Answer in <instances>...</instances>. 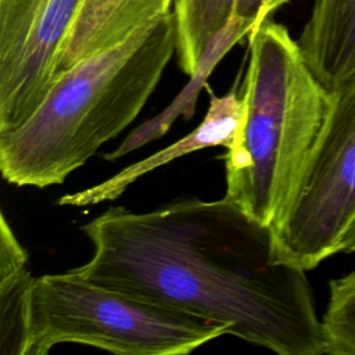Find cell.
<instances>
[{
    "mask_svg": "<svg viewBox=\"0 0 355 355\" xmlns=\"http://www.w3.org/2000/svg\"><path fill=\"white\" fill-rule=\"evenodd\" d=\"M239 85L240 75L236 78L233 86L226 94L216 96L209 90V105L207 114L201 123L187 136L182 137L166 148H162L158 153L126 166L98 184L60 197L57 204L87 207L111 201L118 198L139 178L155 171L172 159L209 147H227L234 137L243 112Z\"/></svg>",
    "mask_w": 355,
    "mask_h": 355,
    "instance_id": "obj_7",
    "label": "cell"
},
{
    "mask_svg": "<svg viewBox=\"0 0 355 355\" xmlns=\"http://www.w3.org/2000/svg\"><path fill=\"white\" fill-rule=\"evenodd\" d=\"M80 230L93 257L71 272L205 320L279 355H324L304 269L273 261V232L226 197L146 212L112 205Z\"/></svg>",
    "mask_w": 355,
    "mask_h": 355,
    "instance_id": "obj_1",
    "label": "cell"
},
{
    "mask_svg": "<svg viewBox=\"0 0 355 355\" xmlns=\"http://www.w3.org/2000/svg\"><path fill=\"white\" fill-rule=\"evenodd\" d=\"M297 42L322 86L337 89L355 73V0H315Z\"/></svg>",
    "mask_w": 355,
    "mask_h": 355,
    "instance_id": "obj_9",
    "label": "cell"
},
{
    "mask_svg": "<svg viewBox=\"0 0 355 355\" xmlns=\"http://www.w3.org/2000/svg\"><path fill=\"white\" fill-rule=\"evenodd\" d=\"M341 252H355V219L348 227L341 244Z\"/></svg>",
    "mask_w": 355,
    "mask_h": 355,
    "instance_id": "obj_14",
    "label": "cell"
},
{
    "mask_svg": "<svg viewBox=\"0 0 355 355\" xmlns=\"http://www.w3.org/2000/svg\"><path fill=\"white\" fill-rule=\"evenodd\" d=\"M251 32L252 26L250 24L240 19H230L227 25L209 42L205 51L200 57L194 73L190 75L189 83L173 98V101L158 115L147 119L136 129H133V132H130L114 151L104 153L103 158L107 161L119 159L123 155L143 147L144 144L162 137L171 129L178 116L190 119L194 114L198 93L205 86V82L216 64L233 46H236L244 36H248Z\"/></svg>",
    "mask_w": 355,
    "mask_h": 355,
    "instance_id": "obj_12",
    "label": "cell"
},
{
    "mask_svg": "<svg viewBox=\"0 0 355 355\" xmlns=\"http://www.w3.org/2000/svg\"><path fill=\"white\" fill-rule=\"evenodd\" d=\"M230 326L105 287L71 270L36 277L26 355L64 343L121 355H184Z\"/></svg>",
    "mask_w": 355,
    "mask_h": 355,
    "instance_id": "obj_4",
    "label": "cell"
},
{
    "mask_svg": "<svg viewBox=\"0 0 355 355\" xmlns=\"http://www.w3.org/2000/svg\"><path fill=\"white\" fill-rule=\"evenodd\" d=\"M36 277L28 252L4 214L0 218V354L26 355L29 313Z\"/></svg>",
    "mask_w": 355,
    "mask_h": 355,
    "instance_id": "obj_11",
    "label": "cell"
},
{
    "mask_svg": "<svg viewBox=\"0 0 355 355\" xmlns=\"http://www.w3.org/2000/svg\"><path fill=\"white\" fill-rule=\"evenodd\" d=\"M288 0H176V58L186 75H193L214 36L230 19H240L255 31Z\"/></svg>",
    "mask_w": 355,
    "mask_h": 355,
    "instance_id": "obj_10",
    "label": "cell"
},
{
    "mask_svg": "<svg viewBox=\"0 0 355 355\" xmlns=\"http://www.w3.org/2000/svg\"><path fill=\"white\" fill-rule=\"evenodd\" d=\"M322 323L326 354L355 355V270L330 280Z\"/></svg>",
    "mask_w": 355,
    "mask_h": 355,
    "instance_id": "obj_13",
    "label": "cell"
},
{
    "mask_svg": "<svg viewBox=\"0 0 355 355\" xmlns=\"http://www.w3.org/2000/svg\"><path fill=\"white\" fill-rule=\"evenodd\" d=\"M355 219V73L330 105L288 204L273 232V261L304 270L341 252Z\"/></svg>",
    "mask_w": 355,
    "mask_h": 355,
    "instance_id": "obj_5",
    "label": "cell"
},
{
    "mask_svg": "<svg viewBox=\"0 0 355 355\" xmlns=\"http://www.w3.org/2000/svg\"><path fill=\"white\" fill-rule=\"evenodd\" d=\"M173 10L60 75L35 112L0 133V171L15 186L62 183L129 126L176 53Z\"/></svg>",
    "mask_w": 355,
    "mask_h": 355,
    "instance_id": "obj_2",
    "label": "cell"
},
{
    "mask_svg": "<svg viewBox=\"0 0 355 355\" xmlns=\"http://www.w3.org/2000/svg\"><path fill=\"white\" fill-rule=\"evenodd\" d=\"M176 0H82L54 61V80L171 12ZM54 83V82H53Z\"/></svg>",
    "mask_w": 355,
    "mask_h": 355,
    "instance_id": "obj_8",
    "label": "cell"
},
{
    "mask_svg": "<svg viewBox=\"0 0 355 355\" xmlns=\"http://www.w3.org/2000/svg\"><path fill=\"white\" fill-rule=\"evenodd\" d=\"M240 96L241 119L225 154L223 197L273 229L323 126L330 92L287 28L268 18L248 35Z\"/></svg>",
    "mask_w": 355,
    "mask_h": 355,
    "instance_id": "obj_3",
    "label": "cell"
},
{
    "mask_svg": "<svg viewBox=\"0 0 355 355\" xmlns=\"http://www.w3.org/2000/svg\"><path fill=\"white\" fill-rule=\"evenodd\" d=\"M80 1L0 0V133L22 125L44 100Z\"/></svg>",
    "mask_w": 355,
    "mask_h": 355,
    "instance_id": "obj_6",
    "label": "cell"
}]
</instances>
